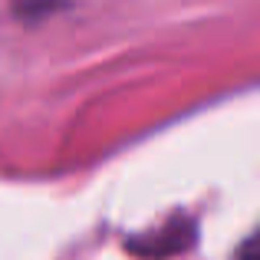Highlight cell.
Here are the masks:
<instances>
[{"label": "cell", "instance_id": "1", "mask_svg": "<svg viewBox=\"0 0 260 260\" xmlns=\"http://www.w3.org/2000/svg\"><path fill=\"white\" fill-rule=\"evenodd\" d=\"M191 237H194V228L188 221H172L165 231H158V237H152L148 247H139L142 254H155V257H165V254H175V250L188 247Z\"/></svg>", "mask_w": 260, "mask_h": 260}, {"label": "cell", "instance_id": "2", "mask_svg": "<svg viewBox=\"0 0 260 260\" xmlns=\"http://www.w3.org/2000/svg\"><path fill=\"white\" fill-rule=\"evenodd\" d=\"M56 4L59 0H13L20 17H43V13H50Z\"/></svg>", "mask_w": 260, "mask_h": 260}, {"label": "cell", "instance_id": "3", "mask_svg": "<svg viewBox=\"0 0 260 260\" xmlns=\"http://www.w3.org/2000/svg\"><path fill=\"white\" fill-rule=\"evenodd\" d=\"M241 260H254V241H247V244H244V254H241Z\"/></svg>", "mask_w": 260, "mask_h": 260}]
</instances>
